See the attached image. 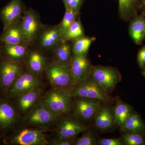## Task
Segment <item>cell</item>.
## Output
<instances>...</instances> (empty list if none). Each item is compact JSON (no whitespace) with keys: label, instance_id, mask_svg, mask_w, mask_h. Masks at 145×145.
<instances>
[{"label":"cell","instance_id":"cell-18","mask_svg":"<svg viewBox=\"0 0 145 145\" xmlns=\"http://www.w3.org/2000/svg\"><path fill=\"white\" fill-rule=\"evenodd\" d=\"M27 69L37 75H41L48 63L46 58L39 50H28L24 59Z\"/></svg>","mask_w":145,"mask_h":145},{"label":"cell","instance_id":"cell-35","mask_svg":"<svg viewBox=\"0 0 145 145\" xmlns=\"http://www.w3.org/2000/svg\"><path fill=\"white\" fill-rule=\"evenodd\" d=\"M139 1H140V3H141L142 4L145 5V0H139Z\"/></svg>","mask_w":145,"mask_h":145},{"label":"cell","instance_id":"cell-24","mask_svg":"<svg viewBox=\"0 0 145 145\" xmlns=\"http://www.w3.org/2000/svg\"><path fill=\"white\" fill-rule=\"evenodd\" d=\"M68 41L63 42L56 48L53 52L54 61L67 64H71L72 59V46Z\"/></svg>","mask_w":145,"mask_h":145},{"label":"cell","instance_id":"cell-37","mask_svg":"<svg viewBox=\"0 0 145 145\" xmlns=\"http://www.w3.org/2000/svg\"><path fill=\"white\" fill-rule=\"evenodd\" d=\"M1 51H0V63H1Z\"/></svg>","mask_w":145,"mask_h":145},{"label":"cell","instance_id":"cell-16","mask_svg":"<svg viewBox=\"0 0 145 145\" xmlns=\"http://www.w3.org/2000/svg\"><path fill=\"white\" fill-rule=\"evenodd\" d=\"M25 10L24 5L22 0H11L1 12L4 29L19 22Z\"/></svg>","mask_w":145,"mask_h":145},{"label":"cell","instance_id":"cell-3","mask_svg":"<svg viewBox=\"0 0 145 145\" xmlns=\"http://www.w3.org/2000/svg\"><path fill=\"white\" fill-rule=\"evenodd\" d=\"M68 91L72 98L96 99L105 104L108 103L110 100L108 93L91 75L86 80L76 82Z\"/></svg>","mask_w":145,"mask_h":145},{"label":"cell","instance_id":"cell-31","mask_svg":"<svg viewBox=\"0 0 145 145\" xmlns=\"http://www.w3.org/2000/svg\"><path fill=\"white\" fill-rule=\"evenodd\" d=\"M65 9L80 13L85 0H62Z\"/></svg>","mask_w":145,"mask_h":145},{"label":"cell","instance_id":"cell-26","mask_svg":"<svg viewBox=\"0 0 145 145\" xmlns=\"http://www.w3.org/2000/svg\"><path fill=\"white\" fill-rule=\"evenodd\" d=\"M95 40L94 38L84 36L73 41L72 46V56L87 54Z\"/></svg>","mask_w":145,"mask_h":145},{"label":"cell","instance_id":"cell-15","mask_svg":"<svg viewBox=\"0 0 145 145\" xmlns=\"http://www.w3.org/2000/svg\"><path fill=\"white\" fill-rule=\"evenodd\" d=\"M93 67L87 54L72 56L71 69L75 82L89 78L91 75Z\"/></svg>","mask_w":145,"mask_h":145},{"label":"cell","instance_id":"cell-1","mask_svg":"<svg viewBox=\"0 0 145 145\" xmlns=\"http://www.w3.org/2000/svg\"><path fill=\"white\" fill-rule=\"evenodd\" d=\"M44 129L22 127L13 130L4 140L5 144L18 145H49Z\"/></svg>","mask_w":145,"mask_h":145},{"label":"cell","instance_id":"cell-32","mask_svg":"<svg viewBox=\"0 0 145 145\" xmlns=\"http://www.w3.org/2000/svg\"><path fill=\"white\" fill-rule=\"evenodd\" d=\"M97 144L100 145H123L121 137L117 138H99Z\"/></svg>","mask_w":145,"mask_h":145},{"label":"cell","instance_id":"cell-27","mask_svg":"<svg viewBox=\"0 0 145 145\" xmlns=\"http://www.w3.org/2000/svg\"><path fill=\"white\" fill-rule=\"evenodd\" d=\"M79 13L65 9V13L61 22V32L63 41H66L69 29L71 24L77 19Z\"/></svg>","mask_w":145,"mask_h":145},{"label":"cell","instance_id":"cell-14","mask_svg":"<svg viewBox=\"0 0 145 145\" xmlns=\"http://www.w3.org/2000/svg\"><path fill=\"white\" fill-rule=\"evenodd\" d=\"M44 89L42 87L19 95L16 99L15 106L18 112L25 114L42 102Z\"/></svg>","mask_w":145,"mask_h":145},{"label":"cell","instance_id":"cell-21","mask_svg":"<svg viewBox=\"0 0 145 145\" xmlns=\"http://www.w3.org/2000/svg\"><path fill=\"white\" fill-rule=\"evenodd\" d=\"M120 128L125 133L141 134L144 131L145 125L139 115L131 112Z\"/></svg>","mask_w":145,"mask_h":145},{"label":"cell","instance_id":"cell-2","mask_svg":"<svg viewBox=\"0 0 145 145\" xmlns=\"http://www.w3.org/2000/svg\"><path fill=\"white\" fill-rule=\"evenodd\" d=\"M42 101L60 118L71 111L72 97L66 89L54 87L45 94Z\"/></svg>","mask_w":145,"mask_h":145},{"label":"cell","instance_id":"cell-20","mask_svg":"<svg viewBox=\"0 0 145 145\" xmlns=\"http://www.w3.org/2000/svg\"><path fill=\"white\" fill-rule=\"evenodd\" d=\"M130 36L137 44H140L145 39V19L143 16L134 18L130 24Z\"/></svg>","mask_w":145,"mask_h":145},{"label":"cell","instance_id":"cell-6","mask_svg":"<svg viewBox=\"0 0 145 145\" xmlns=\"http://www.w3.org/2000/svg\"><path fill=\"white\" fill-rule=\"evenodd\" d=\"M42 86L40 76L27 68L13 82L7 91L5 97L13 99L21 94Z\"/></svg>","mask_w":145,"mask_h":145},{"label":"cell","instance_id":"cell-30","mask_svg":"<svg viewBox=\"0 0 145 145\" xmlns=\"http://www.w3.org/2000/svg\"><path fill=\"white\" fill-rule=\"evenodd\" d=\"M97 141L92 132L86 131L80 138L75 141L74 145H95L97 144Z\"/></svg>","mask_w":145,"mask_h":145},{"label":"cell","instance_id":"cell-11","mask_svg":"<svg viewBox=\"0 0 145 145\" xmlns=\"http://www.w3.org/2000/svg\"><path fill=\"white\" fill-rule=\"evenodd\" d=\"M56 125V138H74L87 129L73 114L60 118Z\"/></svg>","mask_w":145,"mask_h":145},{"label":"cell","instance_id":"cell-33","mask_svg":"<svg viewBox=\"0 0 145 145\" xmlns=\"http://www.w3.org/2000/svg\"><path fill=\"white\" fill-rule=\"evenodd\" d=\"M74 138H56L49 145H74L75 141Z\"/></svg>","mask_w":145,"mask_h":145},{"label":"cell","instance_id":"cell-10","mask_svg":"<svg viewBox=\"0 0 145 145\" xmlns=\"http://www.w3.org/2000/svg\"><path fill=\"white\" fill-rule=\"evenodd\" d=\"M25 70L22 63L7 59L0 63V91L6 95L13 82Z\"/></svg>","mask_w":145,"mask_h":145},{"label":"cell","instance_id":"cell-8","mask_svg":"<svg viewBox=\"0 0 145 145\" xmlns=\"http://www.w3.org/2000/svg\"><path fill=\"white\" fill-rule=\"evenodd\" d=\"M20 24L26 44L31 45L38 39L43 27L40 16L35 10L29 8L24 12Z\"/></svg>","mask_w":145,"mask_h":145},{"label":"cell","instance_id":"cell-23","mask_svg":"<svg viewBox=\"0 0 145 145\" xmlns=\"http://www.w3.org/2000/svg\"><path fill=\"white\" fill-rule=\"evenodd\" d=\"M114 110L115 123L121 127L127 117L132 112L131 108L119 98H117L115 99Z\"/></svg>","mask_w":145,"mask_h":145},{"label":"cell","instance_id":"cell-29","mask_svg":"<svg viewBox=\"0 0 145 145\" xmlns=\"http://www.w3.org/2000/svg\"><path fill=\"white\" fill-rule=\"evenodd\" d=\"M123 145H142L144 144V140L140 133H125L121 137Z\"/></svg>","mask_w":145,"mask_h":145},{"label":"cell","instance_id":"cell-5","mask_svg":"<svg viewBox=\"0 0 145 145\" xmlns=\"http://www.w3.org/2000/svg\"><path fill=\"white\" fill-rule=\"evenodd\" d=\"M45 72L53 87L69 89L76 83L72 76L71 64L54 61L48 64Z\"/></svg>","mask_w":145,"mask_h":145},{"label":"cell","instance_id":"cell-12","mask_svg":"<svg viewBox=\"0 0 145 145\" xmlns=\"http://www.w3.org/2000/svg\"><path fill=\"white\" fill-rule=\"evenodd\" d=\"M9 99H0V131L3 132L15 129L20 119L19 112Z\"/></svg>","mask_w":145,"mask_h":145},{"label":"cell","instance_id":"cell-9","mask_svg":"<svg viewBox=\"0 0 145 145\" xmlns=\"http://www.w3.org/2000/svg\"><path fill=\"white\" fill-rule=\"evenodd\" d=\"M92 77L107 93L115 88L121 80V75L116 68L97 65L93 66Z\"/></svg>","mask_w":145,"mask_h":145},{"label":"cell","instance_id":"cell-36","mask_svg":"<svg viewBox=\"0 0 145 145\" xmlns=\"http://www.w3.org/2000/svg\"><path fill=\"white\" fill-rule=\"evenodd\" d=\"M143 75H144V76H145V69L144 71V72H143Z\"/></svg>","mask_w":145,"mask_h":145},{"label":"cell","instance_id":"cell-17","mask_svg":"<svg viewBox=\"0 0 145 145\" xmlns=\"http://www.w3.org/2000/svg\"><path fill=\"white\" fill-rule=\"evenodd\" d=\"M93 120V125L97 129L109 130L116 124L114 108L101 104Z\"/></svg>","mask_w":145,"mask_h":145},{"label":"cell","instance_id":"cell-25","mask_svg":"<svg viewBox=\"0 0 145 145\" xmlns=\"http://www.w3.org/2000/svg\"><path fill=\"white\" fill-rule=\"evenodd\" d=\"M119 16L127 20L132 16L139 5V0H118Z\"/></svg>","mask_w":145,"mask_h":145},{"label":"cell","instance_id":"cell-22","mask_svg":"<svg viewBox=\"0 0 145 145\" xmlns=\"http://www.w3.org/2000/svg\"><path fill=\"white\" fill-rule=\"evenodd\" d=\"M28 46L24 44H5L3 51L8 59L22 63L29 50Z\"/></svg>","mask_w":145,"mask_h":145},{"label":"cell","instance_id":"cell-4","mask_svg":"<svg viewBox=\"0 0 145 145\" xmlns=\"http://www.w3.org/2000/svg\"><path fill=\"white\" fill-rule=\"evenodd\" d=\"M60 118L42 101L25 115L24 121L29 126L44 130L56 124Z\"/></svg>","mask_w":145,"mask_h":145},{"label":"cell","instance_id":"cell-28","mask_svg":"<svg viewBox=\"0 0 145 145\" xmlns=\"http://www.w3.org/2000/svg\"><path fill=\"white\" fill-rule=\"evenodd\" d=\"M84 36V32L80 18L76 19L71 24L67 37L66 41L75 40L77 39Z\"/></svg>","mask_w":145,"mask_h":145},{"label":"cell","instance_id":"cell-19","mask_svg":"<svg viewBox=\"0 0 145 145\" xmlns=\"http://www.w3.org/2000/svg\"><path fill=\"white\" fill-rule=\"evenodd\" d=\"M0 41L5 44H26L20 21L4 29L0 36Z\"/></svg>","mask_w":145,"mask_h":145},{"label":"cell","instance_id":"cell-13","mask_svg":"<svg viewBox=\"0 0 145 145\" xmlns=\"http://www.w3.org/2000/svg\"><path fill=\"white\" fill-rule=\"evenodd\" d=\"M38 39L41 48L53 52L56 48L63 42L61 23L54 26L43 27Z\"/></svg>","mask_w":145,"mask_h":145},{"label":"cell","instance_id":"cell-34","mask_svg":"<svg viewBox=\"0 0 145 145\" xmlns=\"http://www.w3.org/2000/svg\"><path fill=\"white\" fill-rule=\"evenodd\" d=\"M137 61L140 67L145 65V46L139 50L137 55Z\"/></svg>","mask_w":145,"mask_h":145},{"label":"cell","instance_id":"cell-7","mask_svg":"<svg viewBox=\"0 0 145 145\" xmlns=\"http://www.w3.org/2000/svg\"><path fill=\"white\" fill-rule=\"evenodd\" d=\"M102 102L97 99L74 97L71 111L84 124L93 120Z\"/></svg>","mask_w":145,"mask_h":145}]
</instances>
